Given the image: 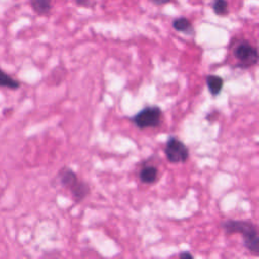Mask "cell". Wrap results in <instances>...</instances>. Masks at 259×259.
I'll use <instances>...</instances> for the list:
<instances>
[{"label": "cell", "mask_w": 259, "mask_h": 259, "mask_svg": "<svg viewBox=\"0 0 259 259\" xmlns=\"http://www.w3.org/2000/svg\"><path fill=\"white\" fill-rule=\"evenodd\" d=\"M222 228L226 234H241L244 238V246L255 255H259V234L255 225L247 221L227 220L222 223Z\"/></svg>", "instance_id": "6da1fadb"}, {"label": "cell", "mask_w": 259, "mask_h": 259, "mask_svg": "<svg viewBox=\"0 0 259 259\" xmlns=\"http://www.w3.org/2000/svg\"><path fill=\"white\" fill-rule=\"evenodd\" d=\"M162 109L157 105H151L143 108L136 113L132 120L134 124L140 130L157 127L161 123Z\"/></svg>", "instance_id": "7a4b0ae2"}, {"label": "cell", "mask_w": 259, "mask_h": 259, "mask_svg": "<svg viewBox=\"0 0 259 259\" xmlns=\"http://www.w3.org/2000/svg\"><path fill=\"white\" fill-rule=\"evenodd\" d=\"M234 57L239 62V67L246 69L258 63V50L248 40H240L233 50Z\"/></svg>", "instance_id": "3957f363"}, {"label": "cell", "mask_w": 259, "mask_h": 259, "mask_svg": "<svg viewBox=\"0 0 259 259\" xmlns=\"http://www.w3.org/2000/svg\"><path fill=\"white\" fill-rule=\"evenodd\" d=\"M165 156L169 163H185L189 157L188 147L179 139L169 137L165 147Z\"/></svg>", "instance_id": "277c9868"}, {"label": "cell", "mask_w": 259, "mask_h": 259, "mask_svg": "<svg viewBox=\"0 0 259 259\" xmlns=\"http://www.w3.org/2000/svg\"><path fill=\"white\" fill-rule=\"evenodd\" d=\"M57 178H58L60 184L63 187H66L68 189H70L78 181V177H77V174L75 173V171L68 167L62 168L60 170Z\"/></svg>", "instance_id": "5b68a950"}, {"label": "cell", "mask_w": 259, "mask_h": 259, "mask_svg": "<svg viewBox=\"0 0 259 259\" xmlns=\"http://www.w3.org/2000/svg\"><path fill=\"white\" fill-rule=\"evenodd\" d=\"M69 190L71 191L72 196L75 199V201L80 202L89 194L90 187L86 182L78 180Z\"/></svg>", "instance_id": "8992f818"}, {"label": "cell", "mask_w": 259, "mask_h": 259, "mask_svg": "<svg viewBox=\"0 0 259 259\" xmlns=\"http://www.w3.org/2000/svg\"><path fill=\"white\" fill-rule=\"evenodd\" d=\"M139 178L142 183L153 184L158 178V169L156 166L148 165L141 169L139 173Z\"/></svg>", "instance_id": "52a82bcc"}, {"label": "cell", "mask_w": 259, "mask_h": 259, "mask_svg": "<svg viewBox=\"0 0 259 259\" xmlns=\"http://www.w3.org/2000/svg\"><path fill=\"white\" fill-rule=\"evenodd\" d=\"M206 85L208 88L209 93L212 96H217L221 93L223 86H224V80L221 76L218 75H208L206 77Z\"/></svg>", "instance_id": "ba28073f"}, {"label": "cell", "mask_w": 259, "mask_h": 259, "mask_svg": "<svg viewBox=\"0 0 259 259\" xmlns=\"http://www.w3.org/2000/svg\"><path fill=\"white\" fill-rule=\"evenodd\" d=\"M172 26L176 31L182 32V33H187V34H192L193 33V26L190 20L186 17H178L175 18L172 22Z\"/></svg>", "instance_id": "9c48e42d"}, {"label": "cell", "mask_w": 259, "mask_h": 259, "mask_svg": "<svg viewBox=\"0 0 259 259\" xmlns=\"http://www.w3.org/2000/svg\"><path fill=\"white\" fill-rule=\"evenodd\" d=\"M0 87L8 88L10 90H16L20 87V82L8 75L5 71L0 68Z\"/></svg>", "instance_id": "30bf717a"}, {"label": "cell", "mask_w": 259, "mask_h": 259, "mask_svg": "<svg viewBox=\"0 0 259 259\" xmlns=\"http://www.w3.org/2000/svg\"><path fill=\"white\" fill-rule=\"evenodd\" d=\"M30 5L37 14L45 15L52 9V0H30Z\"/></svg>", "instance_id": "8fae6325"}, {"label": "cell", "mask_w": 259, "mask_h": 259, "mask_svg": "<svg viewBox=\"0 0 259 259\" xmlns=\"http://www.w3.org/2000/svg\"><path fill=\"white\" fill-rule=\"evenodd\" d=\"M211 6L217 15L225 16L229 14V3L227 0H213Z\"/></svg>", "instance_id": "7c38bea8"}, {"label": "cell", "mask_w": 259, "mask_h": 259, "mask_svg": "<svg viewBox=\"0 0 259 259\" xmlns=\"http://www.w3.org/2000/svg\"><path fill=\"white\" fill-rule=\"evenodd\" d=\"M75 2L82 7H93L95 5V0H75Z\"/></svg>", "instance_id": "4fadbf2b"}, {"label": "cell", "mask_w": 259, "mask_h": 259, "mask_svg": "<svg viewBox=\"0 0 259 259\" xmlns=\"http://www.w3.org/2000/svg\"><path fill=\"white\" fill-rule=\"evenodd\" d=\"M154 4L156 5H164V4H167L169 3L171 0H151Z\"/></svg>", "instance_id": "5bb4252c"}, {"label": "cell", "mask_w": 259, "mask_h": 259, "mask_svg": "<svg viewBox=\"0 0 259 259\" xmlns=\"http://www.w3.org/2000/svg\"><path fill=\"white\" fill-rule=\"evenodd\" d=\"M179 257H180V258H190V259H191L193 256H192V254H190L189 252H182V253H180Z\"/></svg>", "instance_id": "9a60e30c"}]
</instances>
